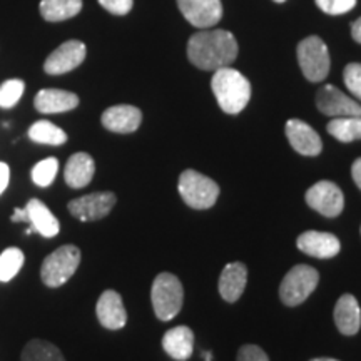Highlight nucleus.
<instances>
[{
	"instance_id": "6",
	"label": "nucleus",
	"mask_w": 361,
	"mask_h": 361,
	"mask_svg": "<svg viewBox=\"0 0 361 361\" xmlns=\"http://www.w3.org/2000/svg\"><path fill=\"white\" fill-rule=\"evenodd\" d=\"M319 274L308 264H298L288 271L279 286V298L286 306H298L305 303L308 296L316 290Z\"/></svg>"
},
{
	"instance_id": "7",
	"label": "nucleus",
	"mask_w": 361,
	"mask_h": 361,
	"mask_svg": "<svg viewBox=\"0 0 361 361\" xmlns=\"http://www.w3.org/2000/svg\"><path fill=\"white\" fill-rule=\"evenodd\" d=\"M298 62L305 78L311 82H322L329 74V52L326 44L318 35L301 40L296 49Z\"/></svg>"
},
{
	"instance_id": "34",
	"label": "nucleus",
	"mask_w": 361,
	"mask_h": 361,
	"mask_svg": "<svg viewBox=\"0 0 361 361\" xmlns=\"http://www.w3.org/2000/svg\"><path fill=\"white\" fill-rule=\"evenodd\" d=\"M8 180H11V169L6 162H0V196L6 191L8 186Z\"/></svg>"
},
{
	"instance_id": "12",
	"label": "nucleus",
	"mask_w": 361,
	"mask_h": 361,
	"mask_svg": "<svg viewBox=\"0 0 361 361\" xmlns=\"http://www.w3.org/2000/svg\"><path fill=\"white\" fill-rule=\"evenodd\" d=\"M178 7L189 24L194 27H213L223 17L221 0H178Z\"/></svg>"
},
{
	"instance_id": "26",
	"label": "nucleus",
	"mask_w": 361,
	"mask_h": 361,
	"mask_svg": "<svg viewBox=\"0 0 361 361\" xmlns=\"http://www.w3.org/2000/svg\"><path fill=\"white\" fill-rule=\"evenodd\" d=\"M30 141L37 144H47V146H62L67 142V134L56 124L49 121H37L29 129Z\"/></svg>"
},
{
	"instance_id": "2",
	"label": "nucleus",
	"mask_w": 361,
	"mask_h": 361,
	"mask_svg": "<svg viewBox=\"0 0 361 361\" xmlns=\"http://www.w3.org/2000/svg\"><path fill=\"white\" fill-rule=\"evenodd\" d=\"M211 87H213L216 101L226 114H239L251 99L250 80L233 67L214 71Z\"/></svg>"
},
{
	"instance_id": "17",
	"label": "nucleus",
	"mask_w": 361,
	"mask_h": 361,
	"mask_svg": "<svg viewBox=\"0 0 361 361\" xmlns=\"http://www.w3.org/2000/svg\"><path fill=\"white\" fill-rule=\"evenodd\" d=\"M34 106L42 114H59L75 109L79 106V97L69 90L42 89L35 96Z\"/></svg>"
},
{
	"instance_id": "32",
	"label": "nucleus",
	"mask_w": 361,
	"mask_h": 361,
	"mask_svg": "<svg viewBox=\"0 0 361 361\" xmlns=\"http://www.w3.org/2000/svg\"><path fill=\"white\" fill-rule=\"evenodd\" d=\"M99 4L114 16H126L133 8L134 0H99Z\"/></svg>"
},
{
	"instance_id": "19",
	"label": "nucleus",
	"mask_w": 361,
	"mask_h": 361,
	"mask_svg": "<svg viewBox=\"0 0 361 361\" xmlns=\"http://www.w3.org/2000/svg\"><path fill=\"white\" fill-rule=\"evenodd\" d=\"M247 281V268L243 263H229L219 278V293L228 303H236L245 293Z\"/></svg>"
},
{
	"instance_id": "16",
	"label": "nucleus",
	"mask_w": 361,
	"mask_h": 361,
	"mask_svg": "<svg viewBox=\"0 0 361 361\" xmlns=\"http://www.w3.org/2000/svg\"><path fill=\"white\" fill-rule=\"evenodd\" d=\"M102 126L111 133L117 134H130L139 129L142 121V114L137 107L121 104V106H112L102 114Z\"/></svg>"
},
{
	"instance_id": "5",
	"label": "nucleus",
	"mask_w": 361,
	"mask_h": 361,
	"mask_svg": "<svg viewBox=\"0 0 361 361\" xmlns=\"http://www.w3.org/2000/svg\"><path fill=\"white\" fill-rule=\"evenodd\" d=\"M179 194L192 209H209L219 197V186L207 176L188 169L179 178Z\"/></svg>"
},
{
	"instance_id": "1",
	"label": "nucleus",
	"mask_w": 361,
	"mask_h": 361,
	"mask_svg": "<svg viewBox=\"0 0 361 361\" xmlns=\"http://www.w3.org/2000/svg\"><path fill=\"white\" fill-rule=\"evenodd\" d=\"M188 57L201 71L223 69L236 61L238 42L228 30H200L189 39Z\"/></svg>"
},
{
	"instance_id": "4",
	"label": "nucleus",
	"mask_w": 361,
	"mask_h": 361,
	"mask_svg": "<svg viewBox=\"0 0 361 361\" xmlns=\"http://www.w3.org/2000/svg\"><path fill=\"white\" fill-rule=\"evenodd\" d=\"M80 264V250L74 245H66L56 250L44 259L40 278L45 286L59 288L74 276Z\"/></svg>"
},
{
	"instance_id": "40",
	"label": "nucleus",
	"mask_w": 361,
	"mask_h": 361,
	"mask_svg": "<svg viewBox=\"0 0 361 361\" xmlns=\"http://www.w3.org/2000/svg\"><path fill=\"white\" fill-rule=\"evenodd\" d=\"M274 2H278V4H283V2H286V0H274Z\"/></svg>"
},
{
	"instance_id": "37",
	"label": "nucleus",
	"mask_w": 361,
	"mask_h": 361,
	"mask_svg": "<svg viewBox=\"0 0 361 361\" xmlns=\"http://www.w3.org/2000/svg\"><path fill=\"white\" fill-rule=\"evenodd\" d=\"M351 35H353V39L356 40V42L361 44V17L351 24Z\"/></svg>"
},
{
	"instance_id": "18",
	"label": "nucleus",
	"mask_w": 361,
	"mask_h": 361,
	"mask_svg": "<svg viewBox=\"0 0 361 361\" xmlns=\"http://www.w3.org/2000/svg\"><path fill=\"white\" fill-rule=\"evenodd\" d=\"M27 216H29L30 228L27 229V234L39 233L44 238H54L61 231V224L56 216L51 213L47 206L40 200H30L25 206Z\"/></svg>"
},
{
	"instance_id": "3",
	"label": "nucleus",
	"mask_w": 361,
	"mask_h": 361,
	"mask_svg": "<svg viewBox=\"0 0 361 361\" xmlns=\"http://www.w3.org/2000/svg\"><path fill=\"white\" fill-rule=\"evenodd\" d=\"M151 300L157 318L161 322H171L174 316L179 314L180 308H183V284L171 273L157 274L154 284H152Z\"/></svg>"
},
{
	"instance_id": "13",
	"label": "nucleus",
	"mask_w": 361,
	"mask_h": 361,
	"mask_svg": "<svg viewBox=\"0 0 361 361\" xmlns=\"http://www.w3.org/2000/svg\"><path fill=\"white\" fill-rule=\"evenodd\" d=\"M298 250L303 251L305 255L313 256L318 259H329L341 250V243L335 234L322 233V231H306L298 238Z\"/></svg>"
},
{
	"instance_id": "39",
	"label": "nucleus",
	"mask_w": 361,
	"mask_h": 361,
	"mask_svg": "<svg viewBox=\"0 0 361 361\" xmlns=\"http://www.w3.org/2000/svg\"><path fill=\"white\" fill-rule=\"evenodd\" d=\"M311 361H338V360H335V358H314Z\"/></svg>"
},
{
	"instance_id": "24",
	"label": "nucleus",
	"mask_w": 361,
	"mask_h": 361,
	"mask_svg": "<svg viewBox=\"0 0 361 361\" xmlns=\"http://www.w3.org/2000/svg\"><path fill=\"white\" fill-rule=\"evenodd\" d=\"M328 133L341 142H353L361 139V116L333 117L329 121Z\"/></svg>"
},
{
	"instance_id": "38",
	"label": "nucleus",
	"mask_w": 361,
	"mask_h": 361,
	"mask_svg": "<svg viewBox=\"0 0 361 361\" xmlns=\"http://www.w3.org/2000/svg\"><path fill=\"white\" fill-rule=\"evenodd\" d=\"M202 356H204L206 361H213V356H211L209 351H206V353H202Z\"/></svg>"
},
{
	"instance_id": "28",
	"label": "nucleus",
	"mask_w": 361,
	"mask_h": 361,
	"mask_svg": "<svg viewBox=\"0 0 361 361\" xmlns=\"http://www.w3.org/2000/svg\"><path fill=\"white\" fill-rule=\"evenodd\" d=\"M59 171V161L56 157H47V159L37 162L32 169V180L40 188H49L56 179Z\"/></svg>"
},
{
	"instance_id": "20",
	"label": "nucleus",
	"mask_w": 361,
	"mask_h": 361,
	"mask_svg": "<svg viewBox=\"0 0 361 361\" xmlns=\"http://www.w3.org/2000/svg\"><path fill=\"white\" fill-rule=\"evenodd\" d=\"M96 173V162L87 152H75L69 157L66 164L64 178L67 186L72 189L85 188L92 180Z\"/></svg>"
},
{
	"instance_id": "23",
	"label": "nucleus",
	"mask_w": 361,
	"mask_h": 361,
	"mask_svg": "<svg viewBox=\"0 0 361 361\" xmlns=\"http://www.w3.org/2000/svg\"><path fill=\"white\" fill-rule=\"evenodd\" d=\"M39 8L47 22H62L78 16L82 0H40Z\"/></svg>"
},
{
	"instance_id": "35",
	"label": "nucleus",
	"mask_w": 361,
	"mask_h": 361,
	"mask_svg": "<svg viewBox=\"0 0 361 361\" xmlns=\"http://www.w3.org/2000/svg\"><path fill=\"white\" fill-rule=\"evenodd\" d=\"M351 176H353L356 186L361 189V157L360 159H356L353 162V166H351Z\"/></svg>"
},
{
	"instance_id": "9",
	"label": "nucleus",
	"mask_w": 361,
	"mask_h": 361,
	"mask_svg": "<svg viewBox=\"0 0 361 361\" xmlns=\"http://www.w3.org/2000/svg\"><path fill=\"white\" fill-rule=\"evenodd\" d=\"M116 201V194L112 192H94L72 200L67 207L69 213L79 221H99L111 213Z\"/></svg>"
},
{
	"instance_id": "30",
	"label": "nucleus",
	"mask_w": 361,
	"mask_h": 361,
	"mask_svg": "<svg viewBox=\"0 0 361 361\" xmlns=\"http://www.w3.org/2000/svg\"><path fill=\"white\" fill-rule=\"evenodd\" d=\"M343 79H345L346 87L353 96L361 101V64H348L343 72Z\"/></svg>"
},
{
	"instance_id": "11",
	"label": "nucleus",
	"mask_w": 361,
	"mask_h": 361,
	"mask_svg": "<svg viewBox=\"0 0 361 361\" xmlns=\"http://www.w3.org/2000/svg\"><path fill=\"white\" fill-rule=\"evenodd\" d=\"M85 52L87 49L80 40H67L47 57L44 71L51 75H61L74 71L84 62Z\"/></svg>"
},
{
	"instance_id": "10",
	"label": "nucleus",
	"mask_w": 361,
	"mask_h": 361,
	"mask_svg": "<svg viewBox=\"0 0 361 361\" xmlns=\"http://www.w3.org/2000/svg\"><path fill=\"white\" fill-rule=\"evenodd\" d=\"M316 106L329 117L361 116V104L346 96L335 85H323L316 94Z\"/></svg>"
},
{
	"instance_id": "36",
	"label": "nucleus",
	"mask_w": 361,
	"mask_h": 361,
	"mask_svg": "<svg viewBox=\"0 0 361 361\" xmlns=\"http://www.w3.org/2000/svg\"><path fill=\"white\" fill-rule=\"evenodd\" d=\"M13 223H20V221H24V223H29V216H27V209H16L13 211L12 218H11Z\"/></svg>"
},
{
	"instance_id": "8",
	"label": "nucleus",
	"mask_w": 361,
	"mask_h": 361,
	"mask_svg": "<svg viewBox=\"0 0 361 361\" xmlns=\"http://www.w3.org/2000/svg\"><path fill=\"white\" fill-rule=\"evenodd\" d=\"M306 202L324 218H336L345 207V196L335 183L319 180L306 191Z\"/></svg>"
},
{
	"instance_id": "14",
	"label": "nucleus",
	"mask_w": 361,
	"mask_h": 361,
	"mask_svg": "<svg viewBox=\"0 0 361 361\" xmlns=\"http://www.w3.org/2000/svg\"><path fill=\"white\" fill-rule=\"evenodd\" d=\"M286 135L291 147L303 156H318L323 149L318 133L300 119H290L286 124Z\"/></svg>"
},
{
	"instance_id": "25",
	"label": "nucleus",
	"mask_w": 361,
	"mask_h": 361,
	"mask_svg": "<svg viewBox=\"0 0 361 361\" xmlns=\"http://www.w3.org/2000/svg\"><path fill=\"white\" fill-rule=\"evenodd\" d=\"M20 361H66L62 351L45 340H30L22 350Z\"/></svg>"
},
{
	"instance_id": "33",
	"label": "nucleus",
	"mask_w": 361,
	"mask_h": 361,
	"mask_svg": "<svg viewBox=\"0 0 361 361\" xmlns=\"http://www.w3.org/2000/svg\"><path fill=\"white\" fill-rule=\"evenodd\" d=\"M238 361H269V358L259 346L245 345L238 351Z\"/></svg>"
},
{
	"instance_id": "27",
	"label": "nucleus",
	"mask_w": 361,
	"mask_h": 361,
	"mask_svg": "<svg viewBox=\"0 0 361 361\" xmlns=\"http://www.w3.org/2000/svg\"><path fill=\"white\" fill-rule=\"evenodd\" d=\"M25 256L19 247H7L0 255V283H8L19 274L24 266Z\"/></svg>"
},
{
	"instance_id": "29",
	"label": "nucleus",
	"mask_w": 361,
	"mask_h": 361,
	"mask_svg": "<svg viewBox=\"0 0 361 361\" xmlns=\"http://www.w3.org/2000/svg\"><path fill=\"white\" fill-rule=\"evenodd\" d=\"M25 90L24 80L20 79H8L0 85V107L4 109H11L20 101L22 94Z\"/></svg>"
},
{
	"instance_id": "15",
	"label": "nucleus",
	"mask_w": 361,
	"mask_h": 361,
	"mask_svg": "<svg viewBox=\"0 0 361 361\" xmlns=\"http://www.w3.org/2000/svg\"><path fill=\"white\" fill-rule=\"evenodd\" d=\"M96 313L99 323L107 329H121L128 323V313H126L123 298L114 290L102 293L97 301Z\"/></svg>"
},
{
	"instance_id": "21",
	"label": "nucleus",
	"mask_w": 361,
	"mask_h": 361,
	"mask_svg": "<svg viewBox=\"0 0 361 361\" xmlns=\"http://www.w3.org/2000/svg\"><path fill=\"white\" fill-rule=\"evenodd\" d=\"M162 348L176 361L191 358L194 350V333L188 326H176L162 336Z\"/></svg>"
},
{
	"instance_id": "31",
	"label": "nucleus",
	"mask_w": 361,
	"mask_h": 361,
	"mask_svg": "<svg viewBox=\"0 0 361 361\" xmlns=\"http://www.w3.org/2000/svg\"><path fill=\"white\" fill-rule=\"evenodd\" d=\"M316 6L329 16H341L356 6V0H314Z\"/></svg>"
},
{
	"instance_id": "22",
	"label": "nucleus",
	"mask_w": 361,
	"mask_h": 361,
	"mask_svg": "<svg viewBox=\"0 0 361 361\" xmlns=\"http://www.w3.org/2000/svg\"><path fill=\"white\" fill-rule=\"evenodd\" d=\"M335 323L341 335L353 336L361 328V310L353 295H343L335 306Z\"/></svg>"
}]
</instances>
